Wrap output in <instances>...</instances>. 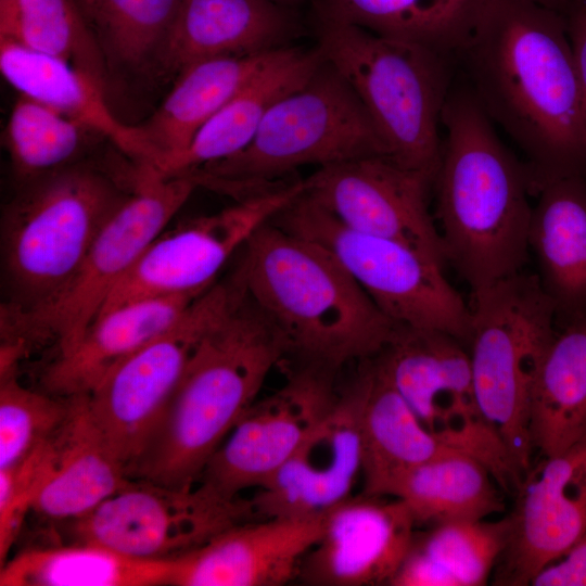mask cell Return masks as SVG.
<instances>
[{
	"instance_id": "obj_1",
	"label": "cell",
	"mask_w": 586,
	"mask_h": 586,
	"mask_svg": "<svg viewBox=\"0 0 586 586\" xmlns=\"http://www.w3.org/2000/svg\"><path fill=\"white\" fill-rule=\"evenodd\" d=\"M489 119L527 160L532 193L586 175V127L564 15L531 0H491L456 54Z\"/></svg>"
},
{
	"instance_id": "obj_2",
	"label": "cell",
	"mask_w": 586,
	"mask_h": 586,
	"mask_svg": "<svg viewBox=\"0 0 586 586\" xmlns=\"http://www.w3.org/2000/svg\"><path fill=\"white\" fill-rule=\"evenodd\" d=\"M433 186L446 259L476 291L522 271L533 207L527 167L508 150L467 86L451 89L441 118Z\"/></svg>"
},
{
	"instance_id": "obj_3",
	"label": "cell",
	"mask_w": 586,
	"mask_h": 586,
	"mask_svg": "<svg viewBox=\"0 0 586 586\" xmlns=\"http://www.w3.org/2000/svg\"><path fill=\"white\" fill-rule=\"evenodd\" d=\"M233 273L246 297L301 365L333 372L377 357L398 326L320 244L271 220L239 252Z\"/></svg>"
},
{
	"instance_id": "obj_4",
	"label": "cell",
	"mask_w": 586,
	"mask_h": 586,
	"mask_svg": "<svg viewBox=\"0 0 586 586\" xmlns=\"http://www.w3.org/2000/svg\"><path fill=\"white\" fill-rule=\"evenodd\" d=\"M286 354L280 334L244 295L198 344L128 477L193 488Z\"/></svg>"
},
{
	"instance_id": "obj_5",
	"label": "cell",
	"mask_w": 586,
	"mask_h": 586,
	"mask_svg": "<svg viewBox=\"0 0 586 586\" xmlns=\"http://www.w3.org/2000/svg\"><path fill=\"white\" fill-rule=\"evenodd\" d=\"M133 188L132 163L114 170L85 160L20 183L1 214V313L55 298Z\"/></svg>"
},
{
	"instance_id": "obj_6",
	"label": "cell",
	"mask_w": 586,
	"mask_h": 586,
	"mask_svg": "<svg viewBox=\"0 0 586 586\" xmlns=\"http://www.w3.org/2000/svg\"><path fill=\"white\" fill-rule=\"evenodd\" d=\"M318 49L352 87L398 165L437 173L442 112L451 90L454 56L365 28L318 20Z\"/></svg>"
},
{
	"instance_id": "obj_7",
	"label": "cell",
	"mask_w": 586,
	"mask_h": 586,
	"mask_svg": "<svg viewBox=\"0 0 586 586\" xmlns=\"http://www.w3.org/2000/svg\"><path fill=\"white\" fill-rule=\"evenodd\" d=\"M367 156L387 157L386 146L352 87L324 61L268 110L243 150L188 176L238 201L283 182L300 167Z\"/></svg>"
},
{
	"instance_id": "obj_8",
	"label": "cell",
	"mask_w": 586,
	"mask_h": 586,
	"mask_svg": "<svg viewBox=\"0 0 586 586\" xmlns=\"http://www.w3.org/2000/svg\"><path fill=\"white\" fill-rule=\"evenodd\" d=\"M468 349L481 415L521 482L531 468L532 395L556 333V307L535 275L523 271L472 291Z\"/></svg>"
},
{
	"instance_id": "obj_9",
	"label": "cell",
	"mask_w": 586,
	"mask_h": 586,
	"mask_svg": "<svg viewBox=\"0 0 586 586\" xmlns=\"http://www.w3.org/2000/svg\"><path fill=\"white\" fill-rule=\"evenodd\" d=\"M198 187L190 176L163 178L137 168L130 196L105 224L63 291L38 309L1 313V344L18 345L26 357L44 345H53L55 356L74 348L117 282Z\"/></svg>"
},
{
	"instance_id": "obj_10",
	"label": "cell",
	"mask_w": 586,
	"mask_h": 586,
	"mask_svg": "<svg viewBox=\"0 0 586 586\" xmlns=\"http://www.w3.org/2000/svg\"><path fill=\"white\" fill-rule=\"evenodd\" d=\"M271 221L327 249L397 326L445 332L468 345L470 305L430 255L345 226L304 191Z\"/></svg>"
},
{
	"instance_id": "obj_11",
	"label": "cell",
	"mask_w": 586,
	"mask_h": 586,
	"mask_svg": "<svg viewBox=\"0 0 586 586\" xmlns=\"http://www.w3.org/2000/svg\"><path fill=\"white\" fill-rule=\"evenodd\" d=\"M231 273L215 282L166 332L110 370L87 394L90 417L128 477L203 336L244 296Z\"/></svg>"
},
{
	"instance_id": "obj_12",
	"label": "cell",
	"mask_w": 586,
	"mask_h": 586,
	"mask_svg": "<svg viewBox=\"0 0 586 586\" xmlns=\"http://www.w3.org/2000/svg\"><path fill=\"white\" fill-rule=\"evenodd\" d=\"M424 426L453 449L483 461L504 489L519 480L480 412L468 346L441 331L398 326L372 358Z\"/></svg>"
},
{
	"instance_id": "obj_13",
	"label": "cell",
	"mask_w": 586,
	"mask_h": 586,
	"mask_svg": "<svg viewBox=\"0 0 586 586\" xmlns=\"http://www.w3.org/2000/svg\"><path fill=\"white\" fill-rule=\"evenodd\" d=\"M251 519L246 499L227 502L199 485L175 489L128 479L89 513L68 522L73 543H87L122 556L176 560L222 531Z\"/></svg>"
},
{
	"instance_id": "obj_14",
	"label": "cell",
	"mask_w": 586,
	"mask_h": 586,
	"mask_svg": "<svg viewBox=\"0 0 586 586\" xmlns=\"http://www.w3.org/2000/svg\"><path fill=\"white\" fill-rule=\"evenodd\" d=\"M303 191V180L284 181L161 233L117 282L98 317L139 300L205 292L252 234Z\"/></svg>"
},
{
	"instance_id": "obj_15",
	"label": "cell",
	"mask_w": 586,
	"mask_h": 586,
	"mask_svg": "<svg viewBox=\"0 0 586 586\" xmlns=\"http://www.w3.org/2000/svg\"><path fill=\"white\" fill-rule=\"evenodd\" d=\"M330 370L301 365L276 392L256 399L209 458L195 485L222 501L264 487L311 430L339 393Z\"/></svg>"
},
{
	"instance_id": "obj_16",
	"label": "cell",
	"mask_w": 586,
	"mask_h": 586,
	"mask_svg": "<svg viewBox=\"0 0 586 586\" xmlns=\"http://www.w3.org/2000/svg\"><path fill=\"white\" fill-rule=\"evenodd\" d=\"M370 381L366 360L329 413L276 475L246 499L252 520L317 517L352 497L361 477V419Z\"/></svg>"
},
{
	"instance_id": "obj_17",
	"label": "cell",
	"mask_w": 586,
	"mask_h": 586,
	"mask_svg": "<svg viewBox=\"0 0 586 586\" xmlns=\"http://www.w3.org/2000/svg\"><path fill=\"white\" fill-rule=\"evenodd\" d=\"M432 186L386 156L319 167L304 179V192L345 226L405 242L444 265V245L428 207Z\"/></svg>"
},
{
	"instance_id": "obj_18",
	"label": "cell",
	"mask_w": 586,
	"mask_h": 586,
	"mask_svg": "<svg viewBox=\"0 0 586 586\" xmlns=\"http://www.w3.org/2000/svg\"><path fill=\"white\" fill-rule=\"evenodd\" d=\"M543 458L515 488L508 543L493 573L497 585H530L586 530V434Z\"/></svg>"
},
{
	"instance_id": "obj_19",
	"label": "cell",
	"mask_w": 586,
	"mask_h": 586,
	"mask_svg": "<svg viewBox=\"0 0 586 586\" xmlns=\"http://www.w3.org/2000/svg\"><path fill=\"white\" fill-rule=\"evenodd\" d=\"M416 521L404 501L361 494L324 515L296 581L314 586L391 585L411 546Z\"/></svg>"
},
{
	"instance_id": "obj_20",
	"label": "cell",
	"mask_w": 586,
	"mask_h": 586,
	"mask_svg": "<svg viewBox=\"0 0 586 586\" xmlns=\"http://www.w3.org/2000/svg\"><path fill=\"white\" fill-rule=\"evenodd\" d=\"M324 514L238 523L174 560V586H280L295 581Z\"/></svg>"
},
{
	"instance_id": "obj_21",
	"label": "cell",
	"mask_w": 586,
	"mask_h": 586,
	"mask_svg": "<svg viewBox=\"0 0 586 586\" xmlns=\"http://www.w3.org/2000/svg\"><path fill=\"white\" fill-rule=\"evenodd\" d=\"M295 29L289 7L272 0H181L155 78L175 79L208 59L283 48Z\"/></svg>"
},
{
	"instance_id": "obj_22",
	"label": "cell",
	"mask_w": 586,
	"mask_h": 586,
	"mask_svg": "<svg viewBox=\"0 0 586 586\" xmlns=\"http://www.w3.org/2000/svg\"><path fill=\"white\" fill-rule=\"evenodd\" d=\"M323 62L318 47L278 49L269 62L200 128L183 151L144 170L163 178L188 176L240 152L251 142L268 110L304 86Z\"/></svg>"
},
{
	"instance_id": "obj_23",
	"label": "cell",
	"mask_w": 586,
	"mask_h": 586,
	"mask_svg": "<svg viewBox=\"0 0 586 586\" xmlns=\"http://www.w3.org/2000/svg\"><path fill=\"white\" fill-rule=\"evenodd\" d=\"M71 397L69 412L51 437L47 469L29 510L52 522L89 513L129 479L95 428L87 394Z\"/></svg>"
},
{
	"instance_id": "obj_24",
	"label": "cell",
	"mask_w": 586,
	"mask_h": 586,
	"mask_svg": "<svg viewBox=\"0 0 586 586\" xmlns=\"http://www.w3.org/2000/svg\"><path fill=\"white\" fill-rule=\"evenodd\" d=\"M201 294L139 300L101 315L74 348L48 364L40 390L88 394L117 364L170 329Z\"/></svg>"
},
{
	"instance_id": "obj_25",
	"label": "cell",
	"mask_w": 586,
	"mask_h": 586,
	"mask_svg": "<svg viewBox=\"0 0 586 586\" xmlns=\"http://www.w3.org/2000/svg\"><path fill=\"white\" fill-rule=\"evenodd\" d=\"M533 207L530 249L562 323L586 318V177L544 186Z\"/></svg>"
},
{
	"instance_id": "obj_26",
	"label": "cell",
	"mask_w": 586,
	"mask_h": 586,
	"mask_svg": "<svg viewBox=\"0 0 586 586\" xmlns=\"http://www.w3.org/2000/svg\"><path fill=\"white\" fill-rule=\"evenodd\" d=\"M277 50L208 59L183 69L174 79L173 88L160 107L136 126L146 153L141 167L154 168L183 151L200 128L269 62Z\"/></svg>"
},
{
	"instance_id": "obj_27",
	"label": "cell",
	"mask_w": 586,
	"mask_h": 586,
	"mask_svg": "<svg viewBox=\"0 0 586 586\" xmlns=\"http://www.w3.org/2000/svg\"><path fill=\"white\" fill-rule=\"evenodd\" d=\"M0 69L20 94L106 138L133 164L145 163L146 153L137 127L114 115L105 90L87 74L60 59L8 40H0Z\"/></svg>"
},
{
	"instance_id": "obj_28",
	"label": "cell",
	"mask_w": 586,
	"mask_h": 586,
	"mask_svg": "<svg viewBox=\"0 0 586 586\" xmlns=\"http://www.w3.org/2000/svg\"><path fill=\"white\" fill-rule=\"evenodd\" d=\"M370 365L361 419V494L390 497L408 472L453 448L424 426L373 359Z\"/></svg>"
},
{
	"instance_id": "obj_29",
	"label": "cell",
	"mask_w": 586,
	"mask_h": 586,
	"mask_svg": "<svg viewBox=\"0 0 586 586\" xmlns=\"http://www.w3.org/2000/svg\"><path fill=\"white\" fill-rule=\"evenodd\" d=\"M491 0H317L318 20L352 24L377 35L456 54Z\"/></svg>"
},
{
	"instance_id": "obj_30",
	"label": "cell",
	"mask_w": 586,
	"mask_h": 586,
	"mask_svg": "<svg viewBox=\"0 0 586 586\" xmlns=\"http://www.w3.org/2000/svg\"><path fill=\"white\" fill-rule=\"evenodd\" d=\"M508 517L450 521L416 532L392 586H481L507 546Z\"/></svg>"
},
{
	"instance_id": "obj_31",
	"label": "cell",
	"mask_w": 586,
	"mask_h": 586,
	"mask_svg": "<svg viewBox=\"0 0 586 586\" xmlns=\"http://www.w3.org/2000/svg\"><path fill=\"white\" fill-rule=\"evenodd\" d=\"M531 432L543 457L558 455L586 434V318L556 331L532 395Z\"/></svg>"
},
{
	"instance_id": "obj_32",
	"label": "cell",
	"mask_w": 586,
	"mask_h": 586,
	"mask_svg": "<svg viewBox=\"0 0 586 586\" xmlns=\"http://www.w3.org/2000/svg\"><path fill=\"white\" fill-rule=\"evenodd\" d=\"M491 469L476 457L448 450L403 476L390 497L409 508L416 524L485 520L505 509Z\"/></svg>"
},
{
	"instance_id": "obj_33",
	"label": "cell",
	"mask_w": 586,
	"mask_h": 586,
	"mask_svg": "<svg viewBox=\"0 0 586 586\" xmlns=\"http://www.w3.org/2000/svg\"><path fill=\"white\" fill-rule=\"evenodd\" d=\"M174 560H139L93 544L27 548L1 565V586L170 585Z\"/></svg>"
},
{
	"instance_id": "obj_34",
	"label": "cell",
	"mask_w": 586,
	"mask_h": 586,
	"mask_svg": "<svg viewBox=\"0 0 586 586\" xmlns=\"http://www.w3.org/2000/svg\"><path fill=\"white\" fill-rule=\"evenodd\" d=\"M111 78H155L181 0H75Z\"/></svg>"
},
{
	"instance_id": "obj_35",
	"label": "cell",
	"mask_w": 586,
	"mask_h": 586,
	"mask_svg": "<svg viewBox=\"0 0 586 586\" xmlns=\"http://www.w3.org/2000/svg\"><path fill=\"white\" fill-rule=\"evenodd\" d=\"M0 40L60 59L107 91L102 53L75 0H0Z\"/></svg>"
},
{
	"instance_id": "obj_36",
	"label": "cell",
	"mask_w": 586,
	"mask_h": 586,
	"mask_svg": "<svg viewBox=\"0 0 586 586\" xmlns=\"http://www.w3.org/2000/svg\"><path fill=\"white\" fill-rule=\"evenodd\" d=\"M86 132L92 131L20 94L4 131V143L17 183L81 161Z\"/></svg>"
},
{
	"instance_id": "obj_37",
	"label": "cell",
	"mask_w": 586,
	"mask_h": 586,
	"mask_svg": "<svg viewBox=\"0 0 586 586\" xmlns=\"http://www.w3.org/2000/svg\"><path fill=\"white\" fill-rule=\"evenodd\" d=\"M71 405V396L24 386L18 370L0 372V469L21 462L51 437Z\"/></svg>"
},
{
	"instance_id": "obj_38",
	"label": "cell",
	"mask_w": 586,
	"mask_h": 586,
	"mask_svg": "<svg viewBox=\"0 0 586 586\" xmlns=\"http://www.w3.org/2000/svg\"><path fill=\"white\" fill-rule=\"evenodd\" d=\"M533 586H586V530L560 559L544 568Z\"/></svg>"
},
{
	"instance_id": "obj_39",
	"label": "cell",
	"mask_w": 586,
	"mask_h": 586,
	"mask_svg": "<svg viewBox=\"0 0 586 586\" xmlns=\"http://www.w3.org/2000/svg\"><path fill=\"white\" fill-rule=\"evenodd\" d=\"M564 15L578 77L586 127V0H570Z\"/></svg>"
},
{
	"instance_id": "obj_40",
	"label": "cell",
	"mask_w": 586,
	"mask_h": 586,
	"mask_svg": "<svg viewBox=\"0 0 586 586\" xmlns=\"http://www.w3.org/2000/svg\"><path fill=\"white\" fill-rule=\"evenodd\" d=\"M544 7L560 11V8L566 5L570 0H531Z\"/></svg>"
},
{
	"instance_id": "obj_41",
	"label": "cell",
	"mask_w": 586,
	"mask_h": 586,
	"mask_svg": "<svg viewBox=\"0 0 586 586\" xmlns=\"http://www.w3.org/2000/svg\"><path fill=\"white\" fill-rule=\"evenodd\" d=\"M272 1L280 3L282 5H285V7H291L292 4H295L300 2L301 0H272Z\"/></svg>"
}]
</instances>
